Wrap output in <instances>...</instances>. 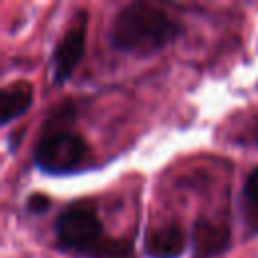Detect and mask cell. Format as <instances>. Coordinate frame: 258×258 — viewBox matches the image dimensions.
<instances>
[{"label": "cell", "mask_w": 258, "mask_h": 258, "mask_svg": "<svg viewBox=\"0 0 258 258\" xmlns=\"http://www.w3.org/2000/svg\"><path fill=\"white\" fill-rule=\"evenodd\" d=\"M179 34V24L163 10L149 4L121 8L111 24V44L129 54H151L165 48Z\"/></svg>", "instance_id": "obj_1"}, {"label": "cell", "mask_w": 258, "mask_h": 258, "mask_svg": "<svg viewBox=\"0 0 258 258\" xmlns=\"http://www.w3.org/2000/svg\"><path fill=\"white\" fill-rule=\"evenodd\" d=\"M89 147L83 137L71 131L46 133L34 147V165L48 175H69L83 169Z\"/></svg>", "instance_id": "obj_2"}, {"label": "cell", "mask_w": 258, "mask_h": 258, "mask_svg": "<svg viewBox=\"0 0 258 258\" xmlns=\"http://www.w3.org/2000/svg\"><path fill=\"white\" fill-rule=\"evenodd\" d=\"M56 242L62 250L87 256L103 238V226L99 218L83 208H71L62 212L54 222Z\"/></svg>", "instance_id": "obj_3"}, {"label": "cell", "mask_w": 258, "mask_h": 258, "mask_svg": "<svg viewBox=\"0 0 258 258\" xmlns=\"http://www.w3.org/2000/svg\"><path fill=\"white\" fill-rule=\"evenodd\" d=\"M85 38H87L85 26L77 24L58 40L54 54H52V81H54V85H62L64 81H69V77L77 69V64L85 52Z\"/></svg>", "instance_id": "obj_4"}, {"label": "cell", "mask_w": 258, "mask_h": 258, "mask_svg": "<svg viewBox=\"0 0 258 258\" xmlns=\"http://www.w3.org/2000/svg\"><path fill=\"white\" fill-rule=\"evenodd\" d=\"M196 258H214L230 246V226L216 220H198L191 230Z\"/></svg>", "instance_id": "obj_5"}, {"label": "cell", "mask_w": 258, "mask_h": 258, "mask_svg": "<svg viewBox=\"0 0 258 258\" xmlns=\"http://www.w3.org/2000/svg\"><path fill=\"white\" fill-rule=\"evenodd\" d=\"M185 250V234L179 226H163L145 238L147 258H179Z\"/></svg>", "instance_id": "obj_6"}, {"label": "cell", "mask_w": 258, "mask_h": 258, "mask_svg": "<svg viewBox=\"0 0 258 258\" xmlns=\"http://www.w3.org/2000/svg\"><path fill=\"white\" fill-rule=\"evenodd\" d=\"M0 97H2V119H0L2 125H8L16 117L24 115L28 111V107L32 105V91L24 83L10 85V87L2 89Z\"/></svg>", "instance_id": "obj_7"}, {"label": "cell", "mask_w": 258, "mask_h": 258, "mask_svg": "<svg viewBox=\"0 0 258 258\" xmlns=\"http://www.w3.org/2000/svg\"><path fill=\"white\" fill-rule=\"evenodd\" d=\"M85 258H135V248L131 240L101 238L99 244Z\"/></svg>", "instance_id": "obj_8"}, {"label": "cell", "mask_w": 258, "mask_h": 258, "mask_svg": "<svg viewBox=\"0 0 258 258\" xmlns=\"http://www.w3.org/2000/svg\"><path fill=\"white\" fill-rule=\"evenodd\" d=\"M244 202L250 212V222L258 228V169H254L244 183Z\"/></svg>", "instance_id": "obj_9"}, {"label": "cell", "mask_w": 258, "mask_h": 258, "mask_svg": "<svg viewBox=\"0 0 258 258\" xmlns=\"http://www.w3.org/2000/svg\"><path fill=\"white\" fill-rule=\"evenodd\" d=\"M73 117H75V105H73L71 101L60 103V105H58L56 109H52L50 115H48V125L52 127L50 133H54V131H64V129H62L64 123H69Z\"/></svg>", "instance_id": "obj_10"}, {"label": "cell", "mask_w": 258, "mask_h": 258, "mask_svg": "<svg viewBox=\"0 0 258 258\" xmlns=\"http://www.w3.org/2000/svg\"><path fill=\"white\" fill-rule=\"evenodd\" d=\"M50 206V200L42 194H32L28 200H26V210L30 214H44Z\"/></svg>", "instance_id": "obj_11"}]
</instances>
